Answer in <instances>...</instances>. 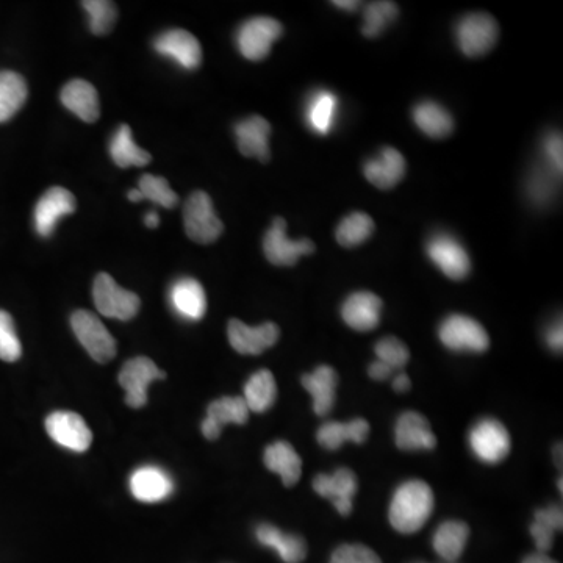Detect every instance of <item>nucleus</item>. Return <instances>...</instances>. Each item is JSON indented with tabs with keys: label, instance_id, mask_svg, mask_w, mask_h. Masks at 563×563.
<instances>
[{
	"label": "nucleus",
	"instance_id": "nucleus-1",
	"mask_svg": "<svg viewBox=\"0 0 563 563\" xmlns=\"http://www.w3.org/2000/svg\"><path fill=\"white\" fill-rule=\"evenodd\" d=\"M434 512V493L423 481L399 485L390 504V523L401 534H415Z\"/></svg>",
	"mask_w": 563,
	"mask_h": 563
},
{
	"label": "nucleus",
	"instance_id": "nucleus-36",
	"mask_svg": "<svg viewBox=\"0 0 563 563\" xmlns=\"http://www.w3.org/2000/svg\"><path fill=\"white\" fill-rule=\"evenodd\" d=\"M562 529V509L549 506L535 512L534 523L531 524V535L534 537L540 553H546L554 542V532Z\"/></svg>",
	"mask_w": 563,
	"mask_h": 563
},
{
	"label": "nucleus",
	"instance_id": "nucleus-17",
	"mask_svg": "<svg viewBox=\"0 0 563 563\" xmlns=\"http://www.w3.org/2000/svg\"><path fill=\"white\" fill-rule=\"evenodd\" d=\"M249 409L240 396H224L216 399L207 409V418L202 423V434L207 440H216L227 424L248 423Z\"/></svg>",
	"mask_w": 563,
	"mask_h": 563
},
{
	"label": "nucleus",
	"instance_id": "nucleus-30",
	"mask_svg": "<svg viewBox=\"0 0 563 563\" xmlns=\"http://www.w3.org/2000/svg\"><path fill=\"white\" fill-rule=\"evenodd\" d=\"M413 121L427 137L445 138L454 130V119L448 110L434 101H424L413 108Z\"/></svg>",
	"mask_w": 563,
	"mask_h": 563
},
{
	"label": "nucleus",
	"instance_id": "nucleus-2",
	"mask_svg": "<svg viewBox=\"0 0 563 563\" xmlns=\"http://www.w3.org/2000/svg\"><path fill=\"white\" fill-rule=\"evenodd\" d=\"M183 223L188 238L210 244L223 234L224 226L216 215L213 201L204 191H194L183 207Z\"/></svg>",
	"mask_w": 563,
	"mask_h": 563
},
{
	"label": "nucleus",
	"instance_id": "nucleus-46",
	"mask_svg": "<svg viewBox=\"0 0 563 563\" xmlns=\"http://www.w3.org/2000/svg\"><path fill=\"white\" fill-rule=\"evenodd\" d=\"M393 388L399 393H404V391L410 390V379L407 374L401 373L395 377V381H393Z\"/></svg>",
	"mask_w": 563,
	"mask_h": 563
},
{
	"label": "nucleus",
	"instance_id": "nucleus-47",
	"mask_svg": "<svg viewBox=\"0 0 563 563\" xmlns=\"http://www.w3.org/2000/svg\"><path fill=\"white\" fill-rule=\"evenodd\" d=\"M334 7L340 8V10L346 11H356L359 8L360 2H345V0H335L332 2Z\"/></svg>",
	"mask_w": 563,
	"mask_h": 563
},
{
	"label": "nucleus",
	"instance_id": "nucleus-43",
	"mask_svg": "<svg viewBox=\"0 0 563 563\" xmlns=\"http://www.w3.org/2000/svg\"><path fill=\"white\" fill-rule=\"evenodd\" d=\"M545 149L546 160L549 165L553 166L554 173L562 174V137L559 133H551L545 138L543 143Z\"/></svg>",
	"mask_w": 563,
	"mask_h": 563
},
{
	"label": "nucleus",
	"instance_id": "nucleus-32",
	"mask_svg": "<svg viewBox=\"0 0 563 563\" xmlns=\"http://www.w3.org/2000/svg\"><path fill=\"white\" fill-rule=\"evenodd\" d=\"M26 79L13 71H0V122L10 121L26 104Z\"/></svg>",
	"mask_w": 563,
	"mask_h": 563
},
{
	"label": "nucleus",
	"instance_id": "nucleus-15",
	"mask_svg": "<svg viewBox=\"0 0 563 563\" xmlns=\"http://www.w3.org/2000/svg\"><path fill=\"white\" fill-rule=\"evenodd\" d=\"M227 337L235 351L244 356H259L266 349L273 348L280 337L279 327L265 323L259 327H249L240 320H230Z\"/></svg>",
	"mask_w": 563,
	"mask_h": 563
},
{
	"label": "nucleus",
	"instance_id": "nucleus-10",
	"mask_svg": "<svg viewBox=\"0 0 563 563\" xmlns=\"http://www.w3.org/2000/svg\"><path fill=\"white\" fill-rule=\"evenodd\" d=\"M263 251L269 263L276 266H293L302 255L315 252V243L312 240H290L287 237L285 219L276 218L266 232Z\"/></svg>",
	"mask_w": 563,
	"mask_h": 563
},
{
	"label": "nucleus",
	"instance_id": "nucleus-50",
	"mask_svg": "<svg viewBox=\"0 0 563 563\" xmlns=\"http://www.w3.org/2000/svg\"><path fill=\"white\" fill-rule=\"evenodd\" d=\"M127 198H129V201L132 202H140L143 201V196H141L140 190H130L129 193H127Z\"/></svg>",
	"mask_w": 563,
	"mask_h": 563
},
{
	"label": "nucleus",
	"instance_id": "nucleus-14",
	"mask_svg": "<svg viewBox=\"0 0 563 563\" xmlns=\"http://www.w3.org/2000/svg\"><path fill=\"white\" fill-rule=\"evenodd\" d=\"M76 207L74 194L66 188L54 187L47 190L35 207L36 234L43 238L51 237L58 221L63 216L76 212Z\"/></svg>",
	"mask_w": 563,
	"mask_h": 563
},
{
	"label": "nucleus",
	"instance_id": "nucleus-45",
	"mask_svg": "<svg viewBox=\"0 0 563 563\" xmlns=\"http://www.w3.org/2000/svg\"><path fill=\"white\" fill-rule=\"evenodd\" d=\"M391 373H393V370H391L390 366L379 362V360L374 362L370 366V370H368V374H370L371 379H374V381H385L387 377L391 376Z\"/></svg>",
	"mask_w": 563,
	"mask_h": 563
},
{
	"label": "nucleus",
	"instance_id": "nucleus-38",
	"mask_svg": "<svg viewBox=\"0 0 563 563\" xmlns=\"http://www.w3.org/2000/svg\"><path fill=\"white\" fill-rule=\"evenodd\" d=\"M82 7L87 10L90 16V29L94 35L104 36L112 32L118 18V10H116L113 2L108 0H85Z\"/></svg>",
	"mask_w": 563,
	"mask_h": 563
},
{
	"label": "nucleus",
	"instance_id": "nucleus-26",
	"mask_svg": "<svg viewBox=\"0 0 563 563\" xmlns=\"http://www.w3.org/2000/svg\"><path fill=\"white\" fill-rule=\"evenodd\" d=\"M338 97L332 91L318 90L305 105V122L316 135H327L337 121Z\"/></svg>",
	"mask_w": 563,
	"mask_h": 563
},
{
	"label": "nucleus",
	"instance_id": "nucleus-11",
	"mask_svg": "<svg viewBox=\"0 0 563 563\" xmlns=\"http://www.w3.org/2000/svg\"><path fill=\"white\" fill-rule=\"evenodd\" d=\"M426 249L431 262L449 279L463 280L470 274V255L452 235L435 234Z\"/></svg>",
	"mask_w": 563,
	"mask_h": 563
},
{
	"label": "nucleus",
	"instance_id": "nucleus-9",
	"mask_svg": "<svg viewBox=\"0 0 563 563\" xmlns=\"http://www.w3.org/2000/svg\"><path fill=\"white\" fill-rule=\"evenodd\" d=\"M468 440H470L471 451L481 462L495 465L509 456V432L503 424L493 418L477 421L471 427Z\"/></svg>",
	"mask_w": 563,
	"mask_h": 563
},
{
	"label": "nucleus",
	"instance_id": "nucleus-24",
	"mask_svg": "<svg viewBox=\"0 0 563 563\" xmlns=\"http://www.w3.org/2000/svg\"><path fill=\"white\" fill-rule=\"evenodd\" d=\"M61 104L82 121L96 122L101 115V104L96 88L87 80L76 79L66 83L60 94Z\"/></svg>",
	"mask_w": 563,
	"mask_h": 563
},
{
	"label": "nucleus",
	"instance_id": "nucleus-18",
	"mask_svg": "<svg viewBox=\"0 0 563 563\" xmlns=\"http://www.w3.org/2000/svg\"><path fill=\"white\" fill-rule=\"evenodd\" d=\"M382 301L370 291L352 293L341 307V316L351 329L370 332L381 323Z\"/></svg>",
	"mask_w": 563,
	"mask_h": 563
},
{
	"label": "nucleus",
	"instance_id": "nucleus-31",
	"mask_svg": "<svg viewBox=\"0 0 563 563\" xmlns=\"http://www.w3.org/2000/svg\"><path fill=\"white\" fill-rule=\"evenodd\" d=\"M277 398V385L273 373L260 370L249 377L244 385V402L249 412L263 413L273 407Z\"/></svg>",
	"mask_w": 563,
	"mask_h": 563
},
{
	"label": "nucleus",
	"instance_id": "nucleus-19",
	"mask_svg": "<svg viewBox=\"0 0 563 563\" xmlns=\"http://www.w3.org/2000/svg\"><path fill=\"white\" fill-rule=\"evenodd\" d=\"M406 160L401 152L393 148H385L377 157L371 158L363 166L368 182L381 190H390L396 187L406 176Z\"/></svg>",
	"mask_w": 563,
	"mask_h": 563
},
{
	"label": "nucleus",
	"instance_id": "nucleus-16",
	"mask_svg": "<svg viewBox=\"0 0 563 563\" xmlns=\"http://www.w3.org/2000/svg\"><path fill=\"white\" fill-rule=\"evenodd\" d=\"M356 474L348 468H340L334 474H318L313 481V490L334 504L340 515L348 517L352 512V499L356 496Z\"/></svg>",
	"mask_w": 563,
	"mask_h": 563
},
{
	"label": "nucleus",
	"instance_id": "nucleus-27",
	"mask_svg": "<svg viewBox=\"0 0 563 563\" xmlns=\"http://www.w3.org/2000/svg\"><path fill=\"white\" fill-rule=\"evenodd\" d=\"M255 535L263 546L276 549L285 563H301L307 556V545L299 535L285 534L271 524L259 526Z\"/></svg>",
	"mask_w": 563,
	"mask_h": 563
},
{
	"label": "nucleus",
	"instance_id": "nucleus-20",
	"mask_svg": "<svg viewBox=\"0 0 563 563\" xmlns=\"http://www.w3.org/2000/svg\"><path fill=\"white\" fill-rule=\"evenodd\" d=\"M269 135H271V126L262 116H251L235 126L238 151L244 157L259 158L262 163H268L271 157Z\"/></svg>",
	"mask_w": 563,
	"mask_h": 563
},
{
	"label": "nucleus",
	"instance_id": "nucleus-40",
	"mask_svg": "<svg viewBox=\"0 0 563 563\" xmlns=\"http://www.w3.org/2000/svg\"><path fill=\"white\" fill-rule=\"evenodd\" d=\"M21 356L22 346L16 334L15 321L10 313L0 310V360L18 362Z\"/></svg>",
	"mask_w": 563,
	"mask_h": 563
},
{
	"label": "nucleus",
	"instance_id": "nucleus-48",
	"mask_svg": "<svg viewBox=\"0 0 563 563\" xmlns=\"http://www.w3.org/2000/svg\"><path fill=\"white\" fill-rule=\"evenodd\" d=\"M144 224L149 229H157L158 224H160V216H158V213L149 212L148 215L144 216Z\"/></svg>",
	"mask_w": 563,
	"mask_h": 563
},
{
	"label": "nucleus",
	"instance_id": "nucleus-6",
	"mask_svg": "<svg viewBox=\"0 0 563 563\" xmlns=\"http://www.w3.org/2000/svg\"><path fill=\"white\" fill-rule=\"evenodd\" d=\"M284 33L280 22L266 16L248 19L237 33V46L246 60L260 61L268 57L274 41Z\"/></svg>",
	"mask_w": 563,
	"mask_h": 563
},
{
	"label": "nucleus",
	"instance_id": "nucleus-39",
	"mask_svg": "<svg viewBox=\"0 0 563 563\" xmlns=\"http://www.w3.org/2000/svg\"><path fill=\"white\" fill-rule=\"evenodd\" d=\"M143 199L155 202L165 208H174L179 202L177 194L169 187L168 180L163 177L152 176V174H144L138 183Z\"/></svg>",
	"mask_w": 563,
	"mask_h": 563
},
{
	"label": "nucleus",
	"instance_id": "nucleus-13",
	"mask_svg": "<svg viewBox=\"0 0 563 563\" xmlns=\"http://www.w3.org/2000/svg\"><path fill=\"white\" fill-rule=\"evenodd\" d=\"M154 49L162 57L176 61L187 71L198 69L202 63V49L198 38L183 29L168 30L158 35L154 41Z\"/></svg>",
	"mask_w": 563,
	"mask_h": 563
},
{
	"label": "nucleus",
	"instance_id": "nucleus-7",
	"mask_svg": "<svg viewBox=\"0 0 563 563\" xmlns=\"http://www.w3.org/2000/svg\"><path fill=\"white\" fill-rule=\"evenodd\" d=\"M443 345L456 352H484L490 346L487 330L465 315H451L438 329Z\"/></svg>",
	"mask_w": 563,
	"mask_h": 563
},
{
	"label": "nucleus",
	"instance_id": "nucleus-49",
	"mask_svg": "<svg viewBox=\"0 0 563 563\" xmlns=\"http://www.w3.org/2000/svg\"><path fill=\"white\" fill-rule=\"evenodd\" d=\"M523 563H556L554 560L549 559L546 557L545 554H532V556L526 557L523 560Z\"/></svg>",
	"mask_w": 563,
	"mask_h": 563
},
{
	"label": "nucleus",
	"instance_id": "nucleus-44",
	"mask_svg": "<svg viewBox=\"0 0 563 563\" xmlns=\"http://www.w3.org/2000/svg\"><path fill=\"white\" fill-rule=\"evenodd\" d=\"M562 337V321H556L546 330V343L549 349H553L554 352L562 351Z\"/></svg>",
	"mask_w": 563,
	"mask_h": 563
},
{
	"label": "nucleus",
	"instance_id": "nucleus-22",
	"mask_svg": "<svg viewBox=\"0 0 563 563\" xmlns=\"http://www.w3.org/2000/svg\"><path fill=\"white\" fill-rule=\"evenodd\" d=\"M169 299L173 309L176 310L177 315L182 316L183 320L199 321L207 312V296L204 288L198 280L191 277H183L174 282L169 291Z\"/></svg>",
	"mask_w": 563,
	"mask_h": 563
},
{
	"label": "nucleus",
	"instance_id": "nucleus-21",
	"mask_svg": "<svg viewBox=\"0 0 563 563\" xmlns=\"http://www.w3.org/2000/svg\"><path fill=\"white\" fill-rule=\"evenodd\" d=\"M396 445L402 451H431L437 445L434 432L420 413L406 412L396 423Z\"/></svg>",
	"mask_w": 563,
	"mask_h": 563
},
{
	"label": "nucleus",
	"instance_id": "nucleus-29",
	"mask_svg": "<svg viewBox=\"0 0 563 563\" xmlns=\"http://www.w3.org/2000/svg\"><path fill=\"white\" fill-rule=\"evenodd\" d=\"M265 465L268 470L279 474L287 487L298 484L302 474V460L295 448L287 442H276L265 451Z\"/></svg>",
	"mask_w": 563,
	"mask_h": 563
},
{
	"label": "nucleus",
	"instance_id": "nucleus-33",
	"mask_svg": "<svg viewBox=\"0 0 563 563\" xmlns=\"http://www.w3.org/2000/svg\"><path fill=\"white\" fill-rule=\"evenodd\" d=\"M110 155L115 165L119 168H130V166H146L151 163L152 157L149 152L138 148L133 141L132 129L127 124L118 127L112 141H110Z\"/></svg>",
	"mask_w": 563,
	"mask_h": 563
},
{
	"label": "nucleus",
	"instance_id": "nucleus-37",
	"mask_svg": "<svg viewBox=\"0 0 563 563\" xmlns=\"http://www.w3.org/2000/svg\"><path fill=\"white\" fill-rule=\"evenodd\" d=\"M396 16H398V5L393 2H373L366 5L363 13V35L366 38H376L395 21Z\"/></svg>",
	"mask_w": 563,
	"mask_h": 563
},
{
	"label": "nucleus",
	"instance_id": "nucleus-23",
	"mask_svg": "<svg viewBox=\"0 0 563 563\" xmlns=\"http://www.w3.org/2000/svg\"><path fill=\"white\" fill-rule=\"evenodd\" d=\"M174 482L165 471L157 467L138 468L130 477V492L141 503H158L168 498Z\"/></svg>",
	"mask_w": 563,
	"mask_h": 563
},
{
	"label": "nucleus",
	"instance_id": "nucleus-42",
	"mask_svg": "<svg viewBox=\"0 0 563 563\" xmlns=\"http://www.w3.org/2000/svg\"><path fill=\"white\" fill-rule=\"evenodd\" d=\"M330 563H382L373 549L363 545H343L335 549Z\"/></svg>",
	"mask_w": 563,
	"mask_h": 563
},
{
	"label": "nucleus",
	"instance_id": "nucleus-4",
	"mask_svg": "<svg viewBox=\"0 0 563 563\" xmlns=\"http://www.w3.org/2000/svg\"><path fill=\"white\" fill-rule=\"evenodd\" d=\"M71 327L77 340L97 363H108L116 356L118 348L115 338L94 313L88 310H77L72 313Z\"/></svg>",
	"mask_w": 563,
	"mask_h": 563
},
{
	"label": "nucleus",
	"instance_id": "nucleus-3",
	"mask_svg": "<svg viewBox=\"0 0 563 563\" xmlns=\"http://www.w3.org/2000/svg\"><path fill=\"white\" fill-rule=\"evenodd\" d=\"M93 298L97 312L113 320L129 321L140 312V298L132 291L119 287L107 273L99 274L94 280Z\"/></svg>",
	"mask_w": 563,
	"mask_h": 563
},
{
	"label": "nucleus",
	"instance_id": "nucleus-5",
	"mask_svg": "<svg viewBox=\"0 0 563 563\" xmlns=\"http://www.w3.org/2000/svg\"><path fill=\"white\" fill-rule=\"evenodd\" d=\"M498 35V22L487 13H471L463 16L456 27L460 51L471 58L482 57L492 51Z\"/></svg>",
	"mask_w": 563,
	"mask_h": 563
},
{
	"label": "nucleus",
	"instance_id": "nucleus-35",
	"mask_svg": "<svg viewBox=\"0 0 563 563\" xmlns=\"http://www.w3.org/2000/svg\"><path fill=\"white\" fill-rule=\"evenodd\" d=\"M374 221L370 215L354 212L341 219L335 237L343 248H357L373 235Z\"/></svg>",
	"mask_w": 563,
	"mask_h": 563
},
{
	"label": "nucleus",
	"instance_id": "nucleus-25",
	"mask_svg": "<svg viewBox=\"0 0 563 563\" xmlns=\"http://www.w3.org/2000/svg\"><path fill=\"white\" fill-rule=\"evenodd\" d=\"M338 376L330 366H318L313 373L302 376V385L313 396V409L318 416H326L334 407Z\"/></svg>",
	"mask_w": 563,
	"mask_h": 563
},
{
	"label": "nucleus",
	"instance_id": "nucleus-12",
	"mask_svg": "<svg viewBox=\"0 0 563 563\" xmlns=\"http://www.w3.org/2000/svg\"><path fill=\"white\" fill-rule=\"evenodd\" d=\"M46 431L55 443L74 452H85L93 443L90 427L74 412H54L47 416Z\"/></svg>",
	"mask_w": 563,
	"mask_h": 563
},
{
	"label": "nucleus",
	"instance_id": "nucleus-28",
	"mask_svg": "<svg viewBox=\"0 0 563 563\" xmlns=\"http://www.w3.org/2000/svg\"><path fill=\"white\" fill-rule=\"evenodd\" d=\"M370 434V424L366 423L363 418L349 421V423H337V421H329L324 423L318 429V443L329 451L341 448L345 442H354L357 445H362L366 442Z\"/></svg>",
	"mask_w": 563,
	"mask_h": 563
},
{
	"label": "nucleus",
	"instance_id": "nucleus-34",
	"mask_svg": "<svg viewBox=\"0 0 563 563\" xmlns=\"http://www.w3.org/2000/svg\"><path fill=\"white\" fill-rule=\"evenodd\" d=\"M470 528L463 521H445L438 526L434 535V549L445 560L459 559L467 546Z\"/></svg>",
	"mask_w": 563,
	"mask_h": 563
},
{
	"label": "nucleus",
	"instance_id": "nucleus-41",
	"mask_svg": "<svg viewBox=\"0 0 563 563\" xmlns=\"http://www.w3.org/2000/svg\"><path fill=\"white\" fill-rule=\"evenodd\" d=\"M376 356L379 362L390 366L391 370L406 366L410 359L407 346L395 337L382 338L376 345Z\"/></svg>",
	"mask_w": 563,
	"mask_h": 563
},
{
	"label": "nucleus",
	"instance_id": "nucleus-8",
	"mask_svg": "<svg viewBox=\"0 0 563 563\" xmlns=\"http://www.w3.org/2000/svg\"><path fill=\"white\" fill-rule=\"evenodd\" d=\"M163 373L149 357H135L124 363L119 373V384L126 390V404L132 409H141L148 404L149 385L165 379Z\"/></svg>",
	"mask_w": 563,
	"mask_h": 563
}]
</instances>
